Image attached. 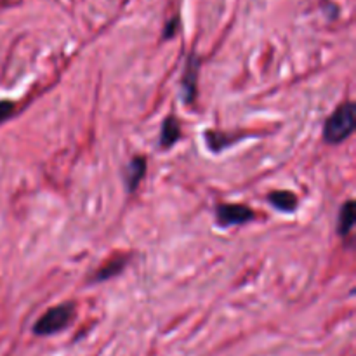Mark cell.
Listing matches in <instances>:
<instances>
[{
    "label": "cell",
    "instance_id": "obj_1",
    "mask_svg": "<svg viewBox=\"0 0 356 356\" xmlns=\"http://www.w3.org/2000/svg\"><path fill=\"white\" fill-rule=\"evenodd\" d=\"M355 131V104L351 101L341 104L323 125V139L330 145H339Z\"/></svg>",
    "mask_w": 356,
    "mask_h": 356
},
{
    "label": "cell",
    "instance_id": "obj_2",
    "mask_svg": "<svg viewBox=\"0 0 356 356\" xmlns=\"http://www.w3.org/2000/svg\"><path fill=\"white\" fill-rule=\"evenodd\" d=\"M73 318H75V306L72 302H63V305L54 306L49 312H45L37 320V323L33 325V334L40 337L54 336V334L70 327Z\"/></svg>",
    "mask_w": 356,
    "mask_h": 356
},
{
    "label": "cell",
    "instance_id": "obj_3",
    "mask_svg": "<svg viewBox=\"0 0 356 356\" xmlns=\"http://www.w3.org/2000/svg\"><path fill=\"white\" fill-rule=\"evenodd\" d=\"M216 218H218V225L226 228V226H238L252 221L254 212L247 205L222 204L216 209Z\"/></svg>",
    "mask_w": 356,
    "mask_h": 356
},
{
    "label": "cell",
    "instance_id": "obj_4",
    "mask_svg": "<svg viewBox=\"0 0 356 356\" xmlns=\"http://www.w3.org/2000/svg\"><path fill=\"white\" fill-rule=\"evenodd\" d=\"M198 68H200V58L195 54L188 56L186 68H184V75H183V94L186 103H193L195 96H197Z\"/></svg>",
    "mask_w": 356,
    "mask_h": 356
},
{
    "label": "cell",
    "instance_id": "obj_5",
    "mask_svg": "<svg viewBox=\"0 0 356 356\" xmlns=\"http://www.w3.org/2000/svg\"><path fill=\"white\" fill-rule=\"evenodd\" d=\"M146 174V160L143 156H134V159L129 162L127 169H125V184H127V190L131 193H134L138 190L139 183L143 181Z\"/></svg>",
    "mask_w": 356,
    "mask_h": 356
},
{
    "label": "cell",
    "instance_id": "obj_6",
    "mask_svg": "<svg viewBox=\"0 0 356 356\" xmlns=\"http://www.w3.org/2000/svg\"><path fill=\"white\" fill-rule=\"evenodd\" d=\"M181 138V124L176 117H167L160 131V145L163 148H170L176 145Z\"/></svg>",
    "mask_w": 356,
    "mask_h": 356
},
{
    "label": "cell",
    "instance_id": "obj_7",
    "mask_svg": "<svg viewBox=\"0 0 356 356\" xmlns=\"http://www.w3.org/2000/svg\"><path fill=\"white\" fill-rule=\"evenodd\" d=\"M268 200L280 212H294L298 207V197L291 191H273L270 193Z\"/></svg>",
    "mask_w": 356,
    "mask_h": 356
},
{
    "label": "cell",
    "instance_id": "obj_8",
    "mask_svg": "<svg viewBox=\"0 0 356 356\" xmlns=\"http://www.w3.org/2000/svg\"><path fill=\"white\" fill-rule=\"evenodd\" d=\"M353 226H355V204L351 200H348L339 211V218H337V233H339L341 236L350 235Z\"/></svg>",
    "mask_w": 356,
    "mask_h": 356
},
{
    "label": "cell",
    "instance_id": "obj_9",
    "mask_svg": "<svg viewBox=\"0 0 356 356\" xmlns=\"http://www.w3.org/2000/svg\"><path fill=\"white\" fill-rule=\"evenodd\" d=\"M125 266V259H122V257H118V259H113L110 261V263L104 264L103 268H101L99 271H97L96 275H94L92 282H104V280H110V278H113L115 275L120 273L122 270H124Z\"/></svg>",
    "mask_w": 356,
    "mask_h": 356
},
{
    "label": "cell",
    "instance_id": "obj_10",
    "mask_svg": "<svg viewBox=\"0 0 356 356\" xmlns=\"http://www.w3.org/2000/svg\"><path fill=\"white\" fill-rule=\"evenodd\" d=\"M14 111V103L13 101H0V122H3L6 118H9Z\"/></svg>",
    "mask_w": 356,
    "mask_h": 356
},
{
    "label": "cell",
    "instance_id": "obj_11",
    "mask_svg": "<svg viewBox=\"0 0 356 356\" xmlns=\"http://www.w3.org/2000/svg\"><path fill=\"white\" fill-rule=\"evenodd\" d=\"M177 26H179V17H172V19L165 24V30H163V38L174 37L177 31Z\"/></svg>",
    "mask_w": 356,
    "mask_h": 356
}]
</instances>
